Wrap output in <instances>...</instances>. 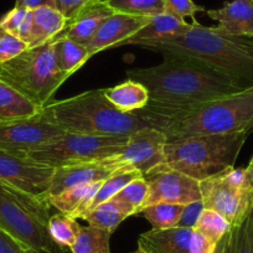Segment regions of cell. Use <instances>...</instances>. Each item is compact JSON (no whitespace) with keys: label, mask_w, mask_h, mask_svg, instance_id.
Here are the masks:
<instances>
[{"label":"cell","mask_w":253,"mask_h":253,"mask_svg":"<svg viewBox=\"0 0 253 253\" xmlns=\"http://www.w3.org/2000/svg\"><path fill=\"white\" fill-rule=\"evenodd\" d=\"M15 6L30 9V10H35V9L41 8V6H52V8H55V0H16Z\"/></svg>","instance_id":"obj_41"},{"label":"cell","mask_w":253,"mask_h":253,"mask_svg":"<svg viewBox=\"0 0 253 253\" xmlns=\"http://www.w3.org/2000/svg\"><path fill=\"white\" fill-rule=\"evenodd\" d=\"M55 169L28 157L0 149V182L36 196H48Z\"/></svg>","instance_id":"obj_12"},{"label":"cell","mask_w":253,"mask_h":253,"mask_svg":"<svg viewBox=\"0 0 253 253\" xmlns=\"http://www.w3.org/2000/svg\"><path fill=\"white\" fill-rule=\"evenodd\" d=\"M114 14V11L102 0H93L67 20L66 28L58 35L67 38L80 45L88 46L102 24Z\"/></svg>","instance_id":"obj_15"},{"label":"cell","mask_w":253,"mask_h":253,"mask_svg":"<svg viewBox=\"0 0 253 253\" xmlns=\"http://www.w3.org/2000/svg\"><path fill=\"white\" fill-rule=\"evenodd\" d=\"M0 253H38L0 228Z\"/></svg>","instance_id":"obj_39"},{"label":"cell","mask_w":253,"mask_h":253,"mask_svg":"<svg viewBox=\"0 0 253 253\" xmlns=\"http://www.w3.org/2000/svg\"><path fill=\"white\" fill-rule=\"evenodd\" d=\"M248 133L193 135L169 140L164 162L157 169H171L201 181L235 167Z\"/></svg>","instance_id":"obj_5"},{"label":"cell","mask_w":253,"mask_h":253,"mask_svg":"<svg viewBox=\"0 0 253 253\" xmlns=\"http://www.w3.org/2000/svg\"><path fill=\"white\" fill-rule=\"evenodd\" d=\"M185 205L169 203H157L143 209V216L149 221L154 230L176 227Z\"/></svg>","instance_id":"obj_29"},{"label":"cell","mask_w":253,"mask_h":253,"mask_svg":"<svg viewBox=\"0 0 253 253\" xmlns=\"http://www.w3.org/2000/svg\"><path fill=\"white\" fill-rule=\"evenodd\" d=\"M33 25V10L14 6L0 19V29L5 33L18 36L28 43Z\"/></svg>","instance_id":"obj_32"},{"label":"cell","mask_w":253,"mask_h":253,"mask_svg":"<svg viewBox=\"0 0 253 253\" xmlns=\"http://www.w3.org/2000/svg\"><path fill=\"white\" fill-rule=\"evenodd\" d=\"M190 28H191V24L186 23V20H182L177 16L163 11L152 16L150 21L144 28L140 29L130 39L122 42L121 46L135 45L139 41H162L185 34L187 30H190Z\"/></svg>","instance_id":"obj_20"},{"label":"cell","mask_w":253,"mask_h":253,"mask_svg":"<svg viewBox=\"0 0 253 253\" xmlns=\"http://www.w3.org/2000/svg\"><path fill=\"white\" fill-rule=\"evenodd\" d=\"M221 33L253 38V0H231L222 8L206 10Z\"/></svg>","instance_id":"obj_16"},{"label":"cell","mask_w":253,"mask_h":253,"mask_svg":"<svg viewBox=\"0 0 253 253\" xmlns=\"http://www.w3.org/2000/svg\"><path fill=\"white\" fill-rule=\"evenodd\" d=\"M138 113L169 140L193 135L253 132V87L182 109L143 108Z\"/></svg>","instance_id":"obj_2"},{"label":"cell","mask_w":253,"mask_h":253,"mask_svg":"<svg viewBox=\"0 0 253 253\" xmlns=\"http://www.w3.org/2000/svg\"><path fill=\"white\" fill-rule=\"evenodd\" d=\"M216 253H223V245H222V240L220 241V243L217 245V250H216Z\"/></svg>","instance_id":"obj_43"},{"label":"cell","mask_w":253,"mask_h":253,"mask_svg":"<svg viewBox=\"0 0 253 253\" xmlns=\"http://www.w3.org/2000/svg\"><path fill=\"white\" fill-rule=\"evenodd\" d=\"M223 253H253V211L222 238Z\"/></svg>","instance_id":"obj_28"},{"label":"cell","mask_w":253,"mask_h":253,"mask_svg":"<svg viewBox=\"0 0 253 253\" xmlns=\"http://www.w3.org/2000/svg\"><path fill=\"white\" fill-rule=\"evenodd\" d=\"M53 57L57 69L66 76H72L92 57L86 46L57 35L53 41Z\"/></svg>","instance_id":"obj_24"},{"label":"cell","mask_w":253,"mask_h":253,"mask_svg":"<svg viewBox=\"0 0 253 253\" xmlns=\"http://www.w3.org/2000/svg\"><path fill=\"white\" fill-rule=\"evenodd\" d=\"M194 228L203 232L204 235L211 238L213 242L220 243V241L230 232L232 225L216 211L210 210V209H204Z\"/></svg>","instance_id":"obj_34"},{"label":"cell","mask_w":253,"mask_h":253,"mask_svg":"<svg viewBox=\"0 0 253 253\" xmlns=\"http://www.w3.org/2000/svg\"><path fill=\"white\" fill-rule=\"evenodd\" d=\"M130 253H147V252H145L144 250H142V248L138 247V250H137V251H134V252H130Z\"/></svg>","instance_id":"obj_44"},{"label":"cell","mask_w":253,"mask_h":253,"mask_svg":"<svg viewBox=\"0 0 253 253\" xmlns=\"http://www.w3.org/2000/svg\"><path fill=\"white\" fill-rule=\"evenodd\" d=\"M0 31H1V29H0Z\"/></svg>","instance_id":"obj_45"},{"label":"cell","mask_w":253,"mask_h":253,"mask_svg":"<svg viewBox=\"0 0 253 253\" xmlns=\"http://www.w3.org/2000/svg\"><path fill=\"white\" fill-rule=\"evenodd\" d=\"M91 1L93 0H55V8L70 20Z\"/></svg>","instance_id":"obj_40"},{"label":"cell","mask_w":253,"mask_h":253,"mask_svg":"<svg viewBox=\"0 0 253 253\" xmlns=\"http://www.w3.org/2000/svg\"><path fill=\"white\" fill-rule=\"evenodd\" d=\"M149 196L144 209L157 203L186 204L201 200L200 181L171 169H157L144 176Z\"/></svg>","instance_id":"obj_13"},{"label":"cell","mask_w":253,"mask_h":253,"mask_svg":"<svg viewBox=\"0 0 253 253\" xmlns=\"http://www.w3.org/2000/svg\"><path fill=\"white\" fill-rule=\"evenodd\" d=\"M53 41L29 47L8 62L0 63V79L18 89L40 108L50 102L61 84L69 79L56 66Z\"/></svg>","instance_id":"obj_7"},{"label":"cell","mask_w":253,"mask_h":253,"mask_svg":"<svg viewBox=\"0 0 253 253\" xmlns=\"http://www.w3.org/2000/svg\"><path fill=\"white\" fill-rule=\"evenodd\" d=\"M67 19L52 6H41L33 10V25L29 36V47L43 45L53 40L66 28Z\"/></svg>","instance_id":"obj_21"},{"label":"cell","mask_w":253,"mask_h":253,"mask_svg":"<svg viewBox=\"0 0 253 253\" xmlns=\"http://www.w3.org/2000/svg\"><path fill=\"white\" fill-rule=\"evenodd\" d=\"M245 169H246V174H247L248 180H250L251 184L253 185V155H252V158H251L248 165L245 168Z\"/></svg>","instance_id":"obj_42"},{"label":"cell","mask_w":253,"mask_h":253,"mask_svg":"<svg viewBox=\"0 0 253 253\" xmlns=\"http://www.w3.org/2000/svg\"><path fill=\"white\" fill-rule=\"evenodd\" d=\"M164 1V11L171 15L185 20L186 18L193 19V23H196L195 14L205 11V8L196 5L193 0H163Z\"/></svg>","instance_id":"obj_36"},{"label":"cell","mask_w":253,"mask_h":253,"mask_svg":"<svg viewBox=\"0 0 253 253\" xmlns=\"http://www.w3.org/2000/svg\"><path fill=\"white\" fill-rule=\"evenodd\" d=\"M143 48L163 53L186 56L204 62L235 82L241 89L253 87V38L221 33L191 23L179 36L162 41H139Z\"/></svg>","instance_id":"obj_3"},{"label":"cell","mask_w":253,"mask_h":253,"mask_svg":"<svg viewBox=\"0 0 253 253\" xmlns=\"http://www.w3.org/2000/svg\"><path fill=\"white\" fill-rule=\"evenodd\" d=\"M193 228L171 227L142 233L138 247L147 253H190L189 243Z\"/></svg>","instance_id":"obj_18"},{"label":"cell","mask_w":253,"mask_h":253,"mask_svg":"<svg viewBox=\"0 0 253 253\" xmlns=\"http://www.w3.org/2000/svg\"><path fill=\"white\" fill-rule=\"evenodd\" d=\"M29 45L18 36L0 31V63L8 62L28 50Z\"/></svg>","instance_id":"obj_35"},{"label":"cell","mask_w":253,"mask_h":253,"mask_svg":"<svg viewBox=\"0 0 253 253\" xmlns=\"http://www.w3.org/2000/svg\"><path fill=\"white\" fill-rule=\"evenodd\" d=\"M114 171L116 170L101 164L99 162L55 168L48 196H55L62 193L63 190L77 185L103 181L108 179Z\"/></svg>","instance_id":"obj_17"},{"label":"cell","mask_w":253,"mask_h":253,"mask_svg":"<svg viewBox=\"0 0 253 253\" xmlns=\"http://www.w3.org/2000/svg\"><path fill=\"white\" fill-rule=\"evenodd\" d=\"M114 13L154 16L164 11L163 0H102Z\"/></svg>","instance_id":"obj_33"},{"label":"cell","mask_w":253,"mask_h":253,"mask_svg":"<svg viewBox=\"0 0 253 253\" xmlns=\"http://www.w3.org/2000/svg\"><path fill=\"white\" fill-rule=\"evenodd\" d=\"M201 200L205 209L222 215L237 226L253 211V185L245 168H230L200 181Z\"/></svg>","instance_id":"obj_9"},{"label":"cell","mask_w":253,"mask_h":253,"mask_svg":"<svg viewBox=\"0 0 253 253\" xmlns=\"http://www.w3.org/2000/svg\"><path fill=\"white\" fill-rule=\"evenodd\" d=\"M152 16L114 13L104 21L87 46L92 56L111 47H119L150 21Z\"/></svg>","instance_id":"obj_14"},{"label":"cell","mask_w":253,"mask_h":253,"mask_svg":"<svg viewBox=\"0 0 253 253\" xmlns=\"http://www.w3.org/2000/svg\"><path fill=\"white\" fill-rule=\"evenodd\" d=\"M205 209L203 200L193 201V203L186 204L182 209L181 216L177 222V227H185V228H194L196 222L199 220V216L201 215L203 210Z\"/></svg>","instance_id":"obj_38"},{"label":"cell","mask_w":253,"mask_h":253,"mask_svg":"<svg viewBox=\"0 0 253 253\" xmlns=\"http://www.w3.org/2000/svg\"><path fill=\"white\" fill-rule=\"evenodd\" d=\"M218 243L213 242L211 238L204 235L196 228H193L191 237H190L189 250L190 253H216Z\"/></svg>","instance_id":"obj_37"},{"label":"cell","mask_w":253,"mask_h":253,"mask_svg":"<svg viewBox=\"0 0 253 253\" xmlns=\"http://www.w3.org/2000/svg\"><path fill=\"white\" fill-rule=\"evenodd\" d=\"M139 176H143V174L140 171H138V170H116L108 179L103 180L102 185L99 186L98 191H97L96 196H94L93 201H92L91 206H89L88 211L93 210L94 208H97V206L101 205V204L111 200V199L114 198V196L128 184V182H130L132 180L137 179V177Z\"/></svg>","instance_id":"obj_30"},{"label":"cell","mask_w":253,"mask_h":253,"mask_svg":"<svg viewBox=\"0 0 253 253\" xmlns=\"http://www.w3.org/2000/svg\"><path fill=\"white\" fill-rule=\"evenodd\" d=\"M109 103L122 112H137L149 104L150 94L147 87L140 82L126 80L114 87L103 88Z\"/></svg>","instance_id":"obj_22"},{"label":"cell","mask_w":253,"mask_h":253,"mask_svg":"<svg viewBox=\"0 0 253 253\" xmlns=\"http://www.w3.org/2000/svg\"><path fill=\"white\" fill-rule=\"evenodd\" d=\"M81 225L77 222L76 218L65 213H56L50 217L48 221V231L57 245L63 248H71L79 236Z\"/></svg>","instance_id":"obj_31"},{"label":"cell","mask_w":253,"mask_h":253,"mask_svg":"<svg viewBox=\"0 0 253 253\" xmlns=\"http://www.w3.org/2000/svg\"><path fill=\"white\" fill-rule=\"evenodd\" d=\"M102 182H88L69 187L57 195L48 196L50 205L57 209L58 212L71 216L72 218H81L88 211Z\"/></svg>","instance_id":"obj_19"},{"label":"cell","mask_w":253,"mask_h":253,"mask_svg":"<svg viewBox=\"0 0 253 253\" xmlns=\"http://www.w3.org/2000/svg\"><path fill=\"white\" fill-rule=\"evenodd\" d=\"M160 65L128 70V80L148 88L147 108L182 109L242 91L225 75L204 62L174 53H163Z\"/></svg>","instance_id":"obj_1"},{"label":"cell","mask_w":253,"mask_h":253,"mask_svg":"<svg viewBox=\"0 0 253 253\" xmlns=\"http://www.w3.org/2000/svg\"><path fill=\"white\" fill-rule=\"evenodd\" d=\"M128 137L65 133L28 153L25 157L51 168L96 163L118 153Z\"/></svg>","instance_id":"obj_8"},{"label":"cell","mask_w":253,"mask_h":253,"mask_svg":"<svg viewBox=\"0 0 253 253\" xmlns=\"http://www.w3.org/2000/svg\"><path fill=\"white\" fill-rule=\"evenodd\" d=\"M128 217H129V213L126 212L117 201L111 199V200L94 208L93 210L87 211L84 215H82L81 218L86 221L88 226L102 228V230L113 233L117 227Z\"/></svg>","instance_id":"obj_25"},{"label":"cell","mask_w":253,"mask_h":253,"mask_svg":"<svg viewBox=\"0 0 253 253\" xmlns=\"http://www.w3.org/2000/svg\"><path fill=\"white\" fill-rule=\"evenodd\" d=\"M40 116L67 133L129 137L150 126L137 112H122L104 96L103 88L92 89L61 101L48 102Z\"/></svg>","instance_id":"obj_4"},{"label":"cell","mask_w":253,"mask_h":253,"mask_svg":"<svg viewBox=\"0 0 253 253\" xmlns=\"http://www.w3.org/2000/svg\"><path fill=\"white\" fill-rule=\"evenodd\" d=\"M40 111L38 104L0 79V123L30 118Z\"/></svg>","instance_id":"obj_23"},{"label":"cell","mask_w":253,"mask_h":253,"mask_svg":"<svg viewBox=\"0 0 253 253\" xmlns=\"http://www.w3.org/2000/svg\"><path fill=\"white\" fill-rule=\"evenodd\" d=\"M48 196H36L0 182V228L38 253H66L48 231Z\"/></svg>","instance_id":"obj_6"},{"label":"cell","mask_w":253,"mask_h":253,"mask_svg":"<svg viewBox=\"0 0 253 253\" xmlns=\"http://www.w3.org/2000/svg\"><path fill=\"white\" fill-rule=\"evenodd\" d=\"M149 196V185L144 176L132 180L112 200L117 201L129 216L142 212Z\"/></svg>","instance_id":"obj_26"},{"label":"cell","mask_w":253,"mask_h":253,"mask_svg":"<svg viewBox=\"0 0 253 253\" xmlns=\"http://www.w3.org/2000/svg\"><path fill=\"white\" fill-rule=\"evenodd\" d=\"M167 143L164 133L153 126H145L130 134L118 153L99 163L113 170H138L147 176L164 162Z\"/></svg>","instance_id":"obj_10"},{"label":"cell","mask_w":253,"mask_h":253,"mask_svg":"<svg viewBox=\"0 0 253 253\" xmlns=\"http://www.w3.org/2000/svg\"><path fill=\"white\" fill-rule=\"evenodd\" d=\"M112 233L92 226H81L76 241L70 248L72 253H109Z\"/></svg>","instance_id":"obj_27"},{"label":"cell","mask_w":253,"mask_h":253,"mask_svg":"<svg viewBox=\"0 0 253 253\" xmlns=\"http://www.w3.org/2000/svg\"><path fill=\"white\" fill-rule=\"evenodd\" d=\"M65 130L40 116L0 123V149L25 157L28 153L42 147Z\"/></svg>","instance_id":"obj_11"}]
</instances>
